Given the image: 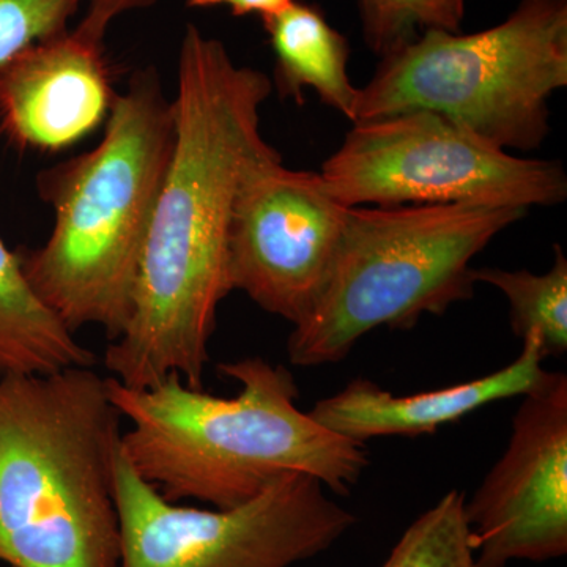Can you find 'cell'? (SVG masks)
Returning <instances> with one entry per match:
<instances>
[{"label": "cell", "instance_id": "obj_7", "mask_svg": "<svg viewBox=\"0 0 567 567\" xmlns=\"http://www.w3.org/2000/svg\"><path fill=\"white\" fill-rule=\"evenodd\" d=\"M319 177L349 208L466 204L528 212L567 197L561 164L518 158L429 111L353 123Z\"/></svg>", "mask_w": 567, "mask_h": 567}, {"label": "cell", "instance_id": "obj_4", "mask_svg": "<svg viewBox=\"0 0 567 567\" xmlns=\"http://www.w3.org/2000/svg\"><path fill=\"white\" fill-rule=\"evenodd\" d=\"M122 420L93 368L0 380V561L118 567Z\"/></svg>", "mask_w": 567, "mask_h": 567}, {"label": "cell", "instance_id": "obj_1", "mask_svg": "<svg viewBox=\"0 0 567 567\" xmlns=\"http://www.w3.org/2000/svg\"><path fill=\"white\" fill-rule=\"evenodd\" d=\"M270 78L238 65L223 41L183 32L173 99L174 145L142 248L133 311L104 352L112 379L147 388L167 375L204 388L208 346L229 281V233L248 175L278 158L260 110Z\"/></svg>", "mask_w": 567, "mask_h": 567}, {"label": "cell", "instance_id": "obj_11", "mask_svg": "<svg viewBox=\"0 0 567 567\" xmlns=\"http://www.w3.org/2000/svg\"><path fill=\"white\" fill-rule=\"evenodd\" d=\"M103 43L76 25L0 65V133L20 148L59 152L106 122L117 93Z\"/></svg>", "mask_w": 567, "mask_h": 567}, {"label": "cell", "instance_id": "obj_6", "mask_svg": "<svg viewBox=\"0 0 567 567\" xmlns=\"http://www.w3.org/2000/svg\"><path fill=\"white\" fill-rule=\"evenodd\" d=\"M566 85L567 0H520L486 31L432 29L383 55L360 89L357 122L435 112L503 151L529 152L546 140L548 102Z\"/></svg>", "mask_w": 567, "mask_h": 567}, {"label": "cell", "instance_id": "obj_18", "mask_svg": "<svg viewBox=\"0 0 567 567\" xmlns=\"http://www.w3.org/2000/svg\"><path fill=\"white\" fill-rule=\"evenodd\" d=\"M84 0H0V65L69 29Z\"/></svg>", "mask_w": 567, "mask_h": 567}, {"label": "cell", "instance_id": "obj_13", "mask_svg": "<svg viewBox=\"0 0 567 567\" xmlns=\"http://www.w3.org/2000/svg\"><path fill=\"white\" fill-rule=\"evenodd\" d=\"M262 21L274 50L275 80L281 95L301 103L305 89H311L324 104L357 122L360 89L349 76V41L322 11L295 0Z\"/></svg>", "mask_w": 567, "mask_h": 567}, {"label": "cell", "instance_id": "obj_20", "mask_svg": "<svg viewBox=\"0 0 567 567\" xmlns=\"http://www.w3.org/2000/svg\"><path fill=\"white\" fill-rule=\"evenodd\" d=\"M295 0H186L192 9H212V7H227L235 17H257L270 18L279 11L286 10L292 6Z\"/></svg>", "mask_w": 567, "mask_h": 567}, {"label": "cell", "instance_id": "obj_5", "mask_svg": "<svg viewBox=\"0 0 567 567\" xmlns=\"http://www.w3.org/2000/svg\"><path fill=\"white\" fill-rule=\"evenodd\" d=\"M525 215L466 204L349 208L322 292L287 339L290 363H339L377 328L412 330L470 300L473 259Z\"/></svg>", "mask_w": 567, "mask_h": 567}, {"label": "cell", "instance_id": "obj_8", "mask_svg": "<svg viewBox=\"0 0 567 567\" xmlns=\"http://www.w3.org/2000/svg\"><path fill=\"white\" fill-rule=\"evenodd\" d=\"M317 477L289 473L229 509L167 502L118 454V567H290L323 554L357 516Z\"/></svg>", "mask_w": 567, "mask_h": 567}, {"label": "cell", "instance_id": "obj_2", "mask_svg": "<svg viewBox=\"0 0 567 567\" xmlns=\"http://www.w3.org/2000/svg\"><path fill=\"white\" fill-rule=\"evenodd\" d=\"M218 371L240 383L235 398L186 385L177 374L147 388L107 379L112 402L130 423L123 457L163 498L229 509L289 473L315 476L341 496L360 483L369 465L364 443L301 412L289 369L248 357Z\"/></svg>", "mask_w": 567, "mask_h": 567}, {"label": "cell", "instance_id": "obj_15", "mask_svg": "<svg viewBox=\"0 0 567 567\" xmlns=\"http://www.w3.org/2000/svg\"><path fill=\"white\" fill-rule=\"evenodd\" d=\"M473 279L505 295L511 330L520 341L533 339L544 360L567 352V259L561 246H555L554 267L547 274L480 268Z\"/></svg>", "mask_w": 567, "mask_h": 567}, {"label": "cell", "instance_id": "obj_9", "mask_svg": "<svg viewBox=\"0 0 567 567\" xmlns=\"http://www.w3.org/2000/svg\"><path fill=\"white\" fill-rule=\"evenodd\" d=\"M349 207L319 174L284 166L282 156L246 178L229 233V281L268 315L297 324L311 311L341 244Z\"/></svg>", "mask_w": 567, "mask_h": 567}, {"label": "cell", "instance_id": "obj_10", "mask_svg": "<svg viewBox=\"0 0 567 567\" xmlns=\"http://www.w3.org/2000/svg\"><path fill=\"white\" fill-rule=\"evenodd\" d=\"M477 566L567 554V375L548 372L514 413L505 453L466 499Z\"/></svg>", "mask_w": 567, "mask_h": 567}, {"label": "cell", "instance_id": "obj_12", "mask_svg": "<svg viewBox=\"0 0 567 567\" xmlns=\"http://www.w3.org/2000/svg\"><path fill=\"white\" fill-rule=\"evenodd\" d=\"M543 361L536 342L524 339L513 363L440 390L393 394L358 377L338 393L317 401L309 415L333 434L358 443L380 436L432 435L442 425L456 423L484 406L527 394L546 374Z\"/></svg>", "mask_w": 567, "mask_h": 567}, {"label": "cell", "instance_id": "obj_19", "mask_svg": "<svg viewBox=\"0 0 567 567\" xmlns=\"http://www.w3.org/2000/svg\"><path fill=\"white\" fill-rule=\"evenodd\" d=\"M158 0H84L85 13L78 28L104 41L112 22L132 11L148 9Z\"/></svg>", "mask_w": 567, "mask_h": 567}, {"label": "cell", "instance_id": "obj_14", "mask_svg": "<svg viewBox=\"0 0 567 567\" xmlns=\"http://www.w3.org/2000/svg\"><path fill=\"white\" fill-rule=\"evenodd\" d=\"M95 361V353L35 293L18 251L0 238V380L93 368Z\"/></svg>", "mask_w": 567, "mask_h": 567}, {"label": "cell", "instance_id": "obj_17", "mask_svg": "<svg viewBox=\"0 0 567 567\" xmlns=\"http://www.w3.org/2000/svg\"><path fill=\"white\" fill-rule=\"evenodd\" d=\"M364 40L386 55L425 31L461 32L465 0H357Z\"/></svg>", "mask_w": 567, "mask_h": 567}, {"label": "cell", "instance_id": "obj_3", "mask_svg": "<svg viewBox=\"0 0 567 567\" xmlns=\"http://www.w3.org/2000/svg\"><path fill=\"white\" fill-rule=\"evenodd\" d=\"M174 133L173 100L151 66L117 93L93 151L40 174L54 226L47 244L18 256L32 289L74 334L92 324L112 342L128 324Z\"/></svg>", "mask_w": 567, "mask_h": 567}, {"label": "cell", "instance_id": "obj_16", "mask_svg": "<svg viewBox=\"0 0 567 567\" xmlns=\"http://www.w3.org/2000/svg\"><path fill=\"white\" fill-rule=\"evenodd\" d=\"M465 492L451 491L405 529L382 567H480Z\"/></svg>", "mask_w": 567, "mask_h": 567}]
</instances>
